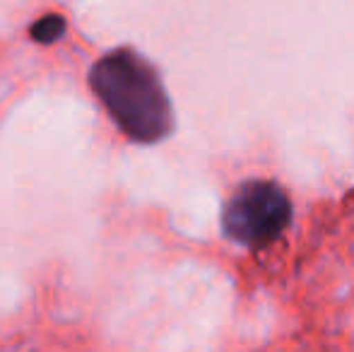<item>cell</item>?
Instances as JSON below:
<instances>
[{
	"instance_id": "cell-3",
	"label": "cell",
	"mask_w": 354,
	"mask_h": 352,
	"mask_svg": "<svg viewBox=\"0 0 354 352\" xmlns=\"http://www.w3.org/2000/svg\"><path fill=\"white\" fill-rule=\"evenodd\" d=\"M63 29H66V22H63L61 15H46V17L39 19L32 27V37L37 39L39 44H51L61 37Z\"/></svg>"
},
{
	"instance_id": "cell-1",
	"label": "cell",
	"mask_w": 354,
	"mask_h": 352,
	"mask_svg": "<svg viewBox=\"0 0 354 352\" xmlns=\"http://www.w3.org/2000/svg\"><path fill=\"white\" fill-rule=\"evenodd\" d=\"M89 85L116 126L136 142H159L171 133L169 94L152 66L131 48H116L94 63Z\"/></svg>"
},
{
	"instance_id": "cell-2",
	"label": "cell",
	"mask_w": 354,
	"mask_h": 352,
	"mask_svg": "<svg viewBox=\"0 0 354 352\" xmlns=\"http://www.w3.org/2000/svg\"><path fill=\"white\" fill-rule=\"evenodd\" d=\"M292 205L287 193L268 178L246 181L232 193L224 207L222 227L232 241L251 249L268 246L287 230Z\"/></svg>"
}]
</instances>
